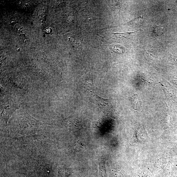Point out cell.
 <instances>
[{"instance_id":"ba28073f","label":"cell","mask_w":177,"mask_h":177,"mask_svg":"<svg viewBox=\"0 0 177 177\" xmlns=\"http://www.w3.org/2000/svg\"><path fill=\"white\" fill-rule=\"evenodd\" d=\"M137 31H136L134 32H125V33H113V34L114 35L115 37H125V38H126L127 36H130V35L132 33H135Z\"/></svg>"},{"instance_id":"30bf717a","label":"cell","mask_w":177,"mask_h":177,"mask_svg":"<svg viewBox=\"0 0 177 177\" xmlns=\"http://www.w3.org/2000/svg\"><path fill=\"white\" fill-rule=\"evenodd\" d=\"M45 31L46 33H50L52 32V29L49 28H47L45 29Z\"/></svg>"},{"instance_id":"52a82bcc","label":"cell","mask_w":177,"mask_h":177,"mask_svg":"<svg viewBox=\"0 0 177 177\" xmlns=\"http://www.w3.org/2000/svg\"><path fill=\"white\" fill-rule=\"evenodd\" d=\"M84 144L81 141H77L75 143L74 146V150L75 152H78L83 148Z\"/></svg>"},{"instance_id":"7a4b0ae2","label":"cell","mask_w":177,"mask_h":177,"mask_svg":"<svg viewBox=\"0 0 177 177\" xmlns=\"http://www.w3.org/2000/svg\"><path fill=\"white\" fill-rule=\"evenodd\" d=\"M94 103L96 105L103 111L107 113L112 106L109 100L101 98L97 95L91 96Z\"/></svg>"},{"instance_id":"8992f818","label":"cell","mask_w":177,"mask_h":177,"mask_svg":"<svg viewBox=\"0 0 177 177\" xmlns=\"http://www.w3.org/2000/svg\"><path fill=\"white\" fill-rule=\"evenodd\" d=\"M132 103L134 109H138L140 107V101L136 95L133 96L132 98Z\"/></svg>"},{"instance_id":"3957f363","label":"cell","mask_w":177,"mask_h":177,"mask_svg":"<svg viewBox=\"0 0 177 177\" xmlns=\"http://www.w3.org/2000/svg\"><path fill=\"white\" fill-rule=\"evenodd\" d=\"M82 84L88 90H93L94 88L93 77L91 76H86L82 81Z\"/></svg>"},{"instance_id":"5b68a950","label":"cell","mask_w":177,"mask_h":177,"mask_svg":"<svg viewBox=\"0 0 177 177\" xmlns=\"http://www.w3.org/2000/svg\"><path fill=\"white\" fill-rule=\"evenodd\" d=\"M58 173L59 177H68L71 175V172L69 169L63 167L59 170Z\"/></svg>"},{"instance_id":"9c48e42d","label":"cell","mask_w":177,"mask_h":177,"mask_svg":"<svg viewBox=\"0 0 177 177\" xmlns=\"http://www.w3.org/2000/svg\"><path fill=\"white\" fill-rule=\"evenodd\" d=\"M142 18V16H141L140 17L136 18L130 21L128 23V24L130 25H135L136 26L138 25L139 23H140Z\"/></svg>"},{"instance_id":"277c9868","label":"cell","mask_w":177,"mask_h":177,"mask_svg":"<svg viewBox=\"0 0 177 177\" xmlns=\"http://www.w3.org/2000/svg\"><path fill=\"white\" fill-rule=\"evenodd\" d=\"M163 26L155 25L153 27V30L152 31V35L154 37L159 36L163 33Z\"/></svg>"},{"instance_id":"6da1fadb","label":"cell","mask_w":177,"mask_h":177,"mask_svg":"<svg viewBox=\"0 0 177 177\" xmlns=\"http://www.w3.org/2000/svg\"><path fill=\"white\" fill-rule=\"evenodd\" d=\"M1 107L3 109L1 116L7 123L13 112L18 109L17 104H15L12 100L7 101L6 103L2 105Z\"/></svg>"}]
</instances>
